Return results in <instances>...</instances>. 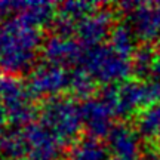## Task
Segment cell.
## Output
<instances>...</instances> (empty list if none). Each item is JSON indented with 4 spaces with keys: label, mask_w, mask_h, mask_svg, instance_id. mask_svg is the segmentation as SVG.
I'll list each match as a JSON object with an SVG mask.
<instances>
[{
    "label": "cell",
    "mask_w": 160,
    "mask_h": 160,
    "mask_svg": "<svg viewBox=\"0 0 160 160\" xmlns=\"http://www.w3.org/2000/svg\"><path fill=\"white\" fill-rule=\"evenodd\" d=\"M138 31L148 39L160 36V5H147L137 15Z\"/></svg>",
    "instance_id": "cell-1"
},
{
    "label": "cell",
    "mask_w": 160,
    "mask_h": 160,
    "mask_svg": "<svg viewBox=\"0 0 160 160\" xmlns=\"http://www.w3.org/2000/svg\"><path fill=\"white\" fill-rule=\"evenodd\" d=\"M52 116H57L58 119L53 120V123L57 125V128L61 132H73L76 128V114L71 107L67 105H57V108H51Z\"/></svg>",
    "instance_id": "cell-2"
},
{
    "label": "cell",
    "mask_w": 160,
    "mask_h": 160,
    "mask_svg": "<svg viewBox=\"0 0 160 160\" xmlns=\"http://www.w3.org/2000/svg\"><path fill=\"white\" fill-rule=\"evenodd\" d=\"M141 132L145 135H157L160 133V105L150 107L141 119Z\"/></svg>",
    "instance_id": "cell-3"
},
{
    "label": "cell",
    "mask_w": 160,
    "mask_h": 160,
    "mask_svg": "<svg viewBox=\"0 0 160 160\" xmlns=\"http://www.w3.org/2000/svg\"><path fill=\"white\" fill-rule=\"evenodd\" d=\"M102 148L95 142H86L74 150V160H102Z\"/></svg>",
    "instance_id": "cell-4"
},
{
    "label": "cell",
    "mask_w": 160,
    "mask_h": 160,
    "mask_svg": "<svg viewBox=\"0 0 160 160\" xmlns=\"http://www.w3.org/2000/svg\"><path fill=\"white\" fill-rule=\"evenodd\" d=\"M59 82H61V74L58 71H53L49 74H40V77L36 80L34 86L40 91H51L57 88Z\"/></svg>",
    "instance_id": "cell-5"
},
{
    "label": "cell",
    "mask_w": 160,
    "mask_h": 160,
    "mask_svg": "<svg viewBox=\"0 0 160 160\" xmlns=\"http://www.w3.org/2000/svg\"><path fill=\"white\" fill-rule=\"evenodd\" d=\"M153 68H154L156 74L160 77V52H159V55L154 58V61H153Z\"/></svg>",
    "instance_id": "cell-6"
},
{
    "label": "cell",
    "mask_w": 160,
    "mask_h": 160,
    "mask_svg": "<svg viewBox=\"0 0 160 160\" xmlns=\"http://www.w3.org/2000/svg\"><path fill=\"white\" fill-rule=\"evenodd\" d=\"M0 125H2V111H0Z\"/></svg>",
    "instance_id": "cell-7"
}]
</instances>
